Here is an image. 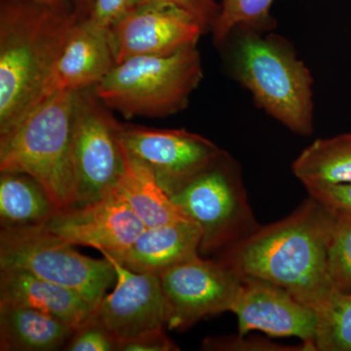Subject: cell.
<instances>
[{"label": "cell", "instance_id": "8fae6325", "mask_svg": "<svg viewBox=\"0 0 351 351\" xmlns=\"http://www.w3.org/2000/svg\"><path fill=\"white\" fill-rule=\"evenodd\" d=\"M117 63L138 56L171 55L195 45L205 32L188 13L162 2L145 1L110 29Z\"/></svg>", "mask_w": 351, "mask_h": 351}, {"label": "cell", "instance_id": "f546056e", "mask_svg": "<svg viewBox=\"0 0 351 351\" xmlns=\"http://www.w3.org/2000/svg\"><path fill=\"white\" fill-rule=\"evenodd\" d=\"M308 195L332 210L351 213V184H330L306 189Z\"/></svg>", "mask_w": 351, "mask_h": 351}, {"label": "cell", "instance_id": "ac0fdd59", "mask_svg": "<svg viewBox=\"0 0 351 351\" xmlns=\"http://www.w3.org/2000/svg\"><path fill=\"white\" fill-rule=\"evenodd\" d=\"M75 328L32 307L0 301V350H64Z\"/></svg>", "mask_w": 351, "mask_h": 351}, {"label": "cell", "instance_id": "6da1fadb", "mask_svg": "<svg viewBox=\"0 0 351 351\" xmlns=\"http://www.w3.org/2000/svg\"><path fill=\"white\" fill-rule=\"evenodd\" d=\"M332 217L330 208L308 195L287 218L260 226L218 258L242 276L285 289L317 311L336 292L328 270Z\"/></svg>", "mask_w": 351, "mask_h": 351}, {"label": "cell", "instance_id": "d4e9b609", "mask_svg": "<svg viewBox=\"0 0 351 351\" xmlns=\"http://www.w3.org/2000/svg\"><path fill=\"white\" fill-rule=\"evenodd\" d=\"M120 341L97 316L96 311L75 328L64 351H119Z\"/></svg>", "mask_w": 351, "mask_h": 351}, {"label": "cell", "instance_id": "30bf717a", "mask_svg": "<svg viewBox=\"0 0 351 351\" xmlns=\"http://www.w3.org/2000/svg\"><path fill=\"white\" fill-rule=\"evenodd\" d=\"M120 142L127 156L143 164L171 196L209 167L223 149L186 129H154L122 124Z\"/></svg>", "mask_w": 351, "mask_h": 351}, {"label": "cell", "instance_id": "e0dca14e", "mask_svg": "<svg viewBox=\"0 0 351 351\" xmlns=\"http://www.w3.org/2000/svg\"><path fill=\"white\" fill-rule=\"evenodd\" d=\"M0 301L32 307L75 328L97 308L75 291L17 267L0 269Z\"/></svg>", "mask_w": 351, "mask_h": 351}, {"label": "cell", "instance_id": "d6986e66", "mask_svg": "<svg viewBox=\"0 0 351 351\" xmlns=\"http://www.w3.org/2000/svg\"><path fill=\"white\" fill-rule=\"evenodd\" d=\"M124 154L125 171L115 191L145 228L189 219L159 186L151 171L127 156L125 152Z\"/></svg>", "mask_w": 351, "mask_h": 351}, {"label": "cell", "instance_id": "7a4b0ae2", "mask_svg": "<svg viewBox=\"0 0 351 351\" xmlns=\"http://www.w3.org/2000/svg\"><path fill=\"white\" fill-rule=\"evenodd\" d=\"M77 17L31 0H0V135L43 101Z\"/></svg>", "mask_w": 351, "mask_h": 351}, {"label": "cell", "instance_id": "5b68a950", "mask_svg": "<svg viewBox=\"0 0 351 351\" xmlns=\"http://www.w3.org/2000/svg\"><path fill=\"white\" fill-rule=\"evenodd\" d=\"M202 78V62L195 44L171 55L127 59L94 89L108 108L127 119L166 117L188 107Z\"/></svg>", "mask_w": 351, "mask_h": 351}, {"label": "cell", "instance_id": "83f0119b", "mask_svg": "<svg viewBox=\"0 0 351 351\" xmlns=\"http://www.w3.org/2000/svg\"><path fill=\"white\" fill-rule=\"evenodd\" d=\"M145 0H95L86 19L105 29H110L126 13Z\"/></svg>", "mask_w": 351, "mask_h": 351}, {"label": "cell", "instance_id": "484cf974", "mask_svg": "<svg viewBox=\"0 0 351 351\" xmlns=\"http://www.w3.org/2000/svg\"><path fill=\"white\" fill-rule=\"evenodd\" d=\"M295 346L277 345L263 339H243L237 337H221V338H207L203 341L202 350H239V351H295L304 350L295 348Z\"/></svg>", "mask_w": 351, "mask_h": 351}, {"label": "cell", "instance_id": "3957f363", "mask_svg": "<svg viewBox=\"0 0 351 351\" xmlns=\"http://www.w3.org/2000/svg\"><path fill=\"white\" fill-rule=\"evenodd\" d=\"M267 34V32H265ZM237 27L226 39L228 71L258 107L297 135L313 133V77L286 39Z\"/></svg>", "mask_w": 351, "mask_h": 351}, {"label": "cell", "instance_id": "cb8c5ba5", "mask_svg": "<svg viewBox=\"0 0 351 351\" xmlns=\"http://www.w3.org/2000/svg\"><path fill=\"white\" fill-rule=\"evenodd\" d=\"M328 244V270L337 292L351 293V213L332 210Z\"/></svg>", "mask_w": 351, "mask_h": 351}, {"label": "cell", "instance_id": "ffe728a7", "mask_svg": "<svg viewBox=\"0 0 351 351\" xmlns=\"http://www.w3.org/2000/svg\"><path fill=\"white\" fill-rule=\"evenodd\" d=\"M59 210L45 188L32 176L21 172L0 175L1 228L41 225Z\"/></svg>", "mask_w": 351, "mask_h": 351}, {"label": "cell", "instance_id": "7402d4cb", "mask_svg": "<svg viewBox=\"0 0 351 351\" xmlns=\"http://www.w3.org/2000/svg\"><path fill=\"white\" fill-rule=\"evenodd\" d=\"M316 313L315 351H351V293L336 291Z\"/></svg>", "mask_w": 351, "mask_h": 351}, {"label": "cell", "instance_id": "4dcf8cb0", "mask_svg": "<svg viewBox=\"0 0 351 351\" xmlns=\"http://www.w3.org/2000/svg\"><path fill=\"white\" fill-rule=\"evenodd\" d=\"M75 12L78 20L86 19L91 12L95 0H71Z\"/></svg>", "mask_w": 351, "mask_h": 351}, {"label": "cell", "instance_id": "5bb4252c", "mask_svg": "<svg viewBox=\"0 0 351 351\" xmlns=\"http://www.w3.org/2000/svg\"><path fill=\"white\" fill-rule=\"evenodd\" d=\"M103 256L112 263L117 283L113 292L105 295L96 308L101 322L120 341L163 329L166 306L159 276L132 271L110 256Z\"/></svg>", "mask_w": 351, "mask_h": 351}, {"label": "cell", "instance_id": "52a82bcc", "mask_svg": "<svg viewBox=\"0 0 351 351\" xmlns=\"http://www.w3.org/2000/svg\"><path fill=\"white\" fill-rule=\"evenodd\" d=\"M17 267L71 289L98 307L117 272L107 258L82 255L40 226L1 228L0 269Z\"/></svg>", "mask_w": 351, "mask_h": 351}, {"label": "cell", "instance_id": "7c38bea8", "mask_svg": "<svg viewBox=\"0 0 351 351\" xmlns=\"http://www.w3.org/2000/svg\"><path fill=\"white\" fill-rule=\"evenodd\" d=\"M39 226L64 243L108 253L124 250L145 228L115 189L96 202L59 209Z\"/></svg>", "mask_w": 351, "mask_h": 351}, {"label": "cell", "instance_id": "ba28073f", "mask_svg": "<svg viewBox=\"0 0 351 351\" xmlns=\"http://www.w3.org/2000/svg\"><path fill=\"white\" fill-rule=\"evenodd\" d=\"M122 123L97 96L94 87L75 92L73 129L75 201L84 206L112 193L125 171L120 142Z\"/></svg>", "mask_w": 351, "mask_h": 351}, {"label": "cell", "instance_id": "603a6c76", "mask_svg": "<svg viewBox=\"0 0 351 351\" xmlns=\"http://www.w3.org/2000/svg\"><path fill=\"white\" fill-rule=\"evenodd\" d=\"M274 0H223L221 11L213 31V40L218 47L225 45L230 32L237 27H245L258 32L274 29L270 15Z\"/></svg>", "mask_w": 351, "mask_h": 351}, {"label": "cell", "instance_id": "8992f818", "mask_svg": "<svg viewBox=\"0 0 351 351\" xmlns=\"http://www.w3.org/2000/svg\"><path fill=\"white\" fill-rule=\"evenodd\" d=\"M170 198L199 226V254L204 258L219 255L260 228L249 204L239 163L225 151Z\"/></svg>", "mask_w": 351, "mask_h": 351}, {"label": "cell", "instance_id": "4316f807", "mask_svg": "<svg viewBox=\"0 0 351 351\" xmlns=\"http://www.w3.org/2000/svg\"><path fill=\"white\" fill-rule=\"evenodd\" d=\"M145 1L162 2L178 7L196 21L205 34L213 31L218 20L221 5L215 0H145Z\"/></svg>", "mask_w": 351, "mask_h": 351}, {"label": "cell", "instance_id": "1f68e13d", "mask_svg": "<svg viewBox=\"0 0 351 351\" xmlns=\"http://www.w3.org/2000/svg\"><path fill=\"white\" fill-rule=\"evenodd\" d=\"M31 1L43 4V5L52 7V8L60 9V10L73 12V7L71 0H31Z\"/></svg>", "mask_w": 351, "mask_h": 351}, {"label": "cell", "instance_id": "2e32d148", "mask_svg": "<svg viewBox=\"0 0 351 351\" xmlns=\"http://www.w3.org/2000/svg\"><path fill=\"white\" fill-rule=\"evenodd\" d=\"M201 230L191 219L145 228L124 250L101 254L126 269L160 276L164 271L200 255Z\"/></svg>", "mask_w": 351, "mask_h": 351}, {"label": "cell", "instance_id": "9c48e42d", "mask_svg": "<svg viewBox=\"0 0 351 351\" xmlns=\"http://www.w3.org/2000/svg\"><path fill=\"white\" fill-rule=\"evenodd\" d=\"M166 306V326L188 329L197 321L232 311L243 276L221 260L198 255L159 276Z\"/></svg>", "mask_w": 351, "mask_h": 351}, {"label": "cell", "instance_id": "9a60e30c", "mask_svg": "<svg viewBox=\"0 0 351 351\" xmlns=\"http://www.w3.org/2000/svg\"><path fill=\"white\" fill-rule=\"evenodd\" d=\"M117 64L110 29L89 19L77 21L51 71L44 99L56 92L95 87Z\"/></svg>", "mask_w": 351, "mask_h": 351}, {"label": "cell", "instance_id": "44dd1931", "mask_svg": "<svg viewBox=\"0 0 351 351\" xmlns=\"http://www.w3.org/2000/svg\"><path fill=\"white\" fill-rule=\"evenodd\" d=\"M292 171L306 189L351 184V133L314 141L295 159Z\"/></svg>", "mask_w": 351, "mask_h": 351}, {"label": "cell", "instance_id": "277c9868", "mask_svg": "<svg viewBox=\"0 0 351 351\" xmlns=\"http://www.w3.org/2000/svg\"><path fill=\"white\" fill-rule=\"evenodd\" d=\"M75 92L60 91L36 106L12 130L0 135V172L38 180L59 209L73 206V129Z\"/></svg>", "mask_w": 351, "mask_h": 351}, {"label": "cell", "instance_id": "f1b7e54d", "mask_svg": "<svg viewBox=\"0 0 351 351\" xmlns=\"http://www.w3.org/2000/svg\"><path fill=\"white\" fill-rule=\"evenodd\" d=\"M177 345L163 332V329L143 332L134 338L121 341L119 351H176Z\"/></svg>", "mask_w": 351, "mask_h": 351}, {"label": "cell", "instance_id": "4fadbf2b", "mask_svg": "<svg viewBox=\"0 0 351 351\" xmlns=\"http://www.w3.org/2000/svg\"><path fill=\"white\" fill-rule=\"evenodd\" d=\"M239 335L260 331L271 337H295L315 351L318 315L285 289L263 279L244 277L232 307Z\"/></svg>", "mask_w": 351, "mask_h": 351}]
</instances>
